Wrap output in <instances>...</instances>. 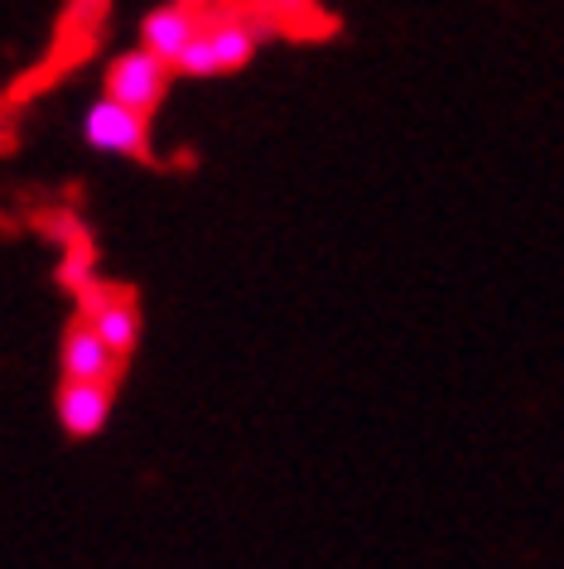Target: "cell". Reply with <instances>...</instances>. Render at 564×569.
<instances>
[{
  "mask_svg": "<svg viewBox=\"0 0 564 569\" xmlns=\"http://www.w3.org/2000/svg\"><path fill=\"white\" fill-rule=\"evenodd\" d=\"M111 406H117L111 381H73V377H63V387H59V425L73 439L102 435L107 420H111Z\"/></svg>",
  "mask_w": 564,
  "mask_h": 569,
  "instance_id": "5",
  "label": "cell"
},
{
  "mask_svg": "<svg viewBox=\"0 0 564 569\" xmlns=\"http://www.w3.org/2000/svg\"><path fill=\"white\" fill-rule=\"evenodd\" d=\"M121 352H111L88 323H73L63 338V377L73 381H117Z\"/></svg>",
  "mask_w": 564,
  "mask_h": 569,
  "instance_id": "7",
  "label": "cell"
},
{
  "mask_svg": "<svg viewBox=\"0 0 564 569\" xmlns=\"http://www.w3.org/2000/svg\"><path fill=\"white\" fill-rule=\"evenodd\" d=\"M169 78H174V63H164L160 53L135 44V49H121L117 59L107 63V97H117V102L135 107L140 117H150V111L164 102Z\"/></svg>",
  "mask_w": 564,
  "mask_h": 569,
  "instance_id": "2",
  "label": "cell"
},
{
  "mask_svg": "<svg viewBox=\"0 0 564 569\" xmlns=\"http://www.w3.org/2000/svg\"><path fill=\"white\" fill-rule=\"evenodd\" d=\"M199 10L189 6H154L145 20H140V44L150 53H160L164 63H179V53L193 44V34H199Z\"/></svg>",
  "mask_w": 564,
  "mask_h": 569,
  "instance_id": "6",
  "label": "cell"
},
{
  "mask_svg": "<svg viewBox=\"0 0 564 569\" xmlns=\"http://www.w3.org/2000/svg\"><path fill=\"white\" fill-rule=\"evenodd\" d=\"M82 323L102 338L111 352H135L140 343V309L125 290H102V284H88L82 290Z\"/></svg>",
  "mask_w": 564,
  "mask_h": 569,
  "instance_id": "4",
  "label": "cell"
},
{
  "mask_svg": "<svg viewBox=\"0 0 564 569\" xmlns=\"http://www.w3.org/2000/svg\"><path fill=\"white\" fill-rule=\"evenodd\" d=\"M265 24L251 20V16H218V20H203L193 44L179 53L174 73L183 78H218V73H236L256 59V49L265 44Z\"/></svg>",
  "mask_w": 564,
  "mask_h": 569,
  "instance_id": "1",
  "label": "cell"
},
{
  "mask_svg": "<svg viewBox=\"0 0 564 569\" xmlns=\"http://www.w3.org/2000/svg\"><path fill=\"white\" fill-rule=\"evenodd\" d=\"M82 140H88L97 154H121V160H131V154H145V146H150V117H140L135 107H125L102 92L82 111Z\"/></svg>",
  "mask_w": 564,
  "mask_h": 569,
  "instance_id": "3",
  "label": "cell"
}]
</instances>
